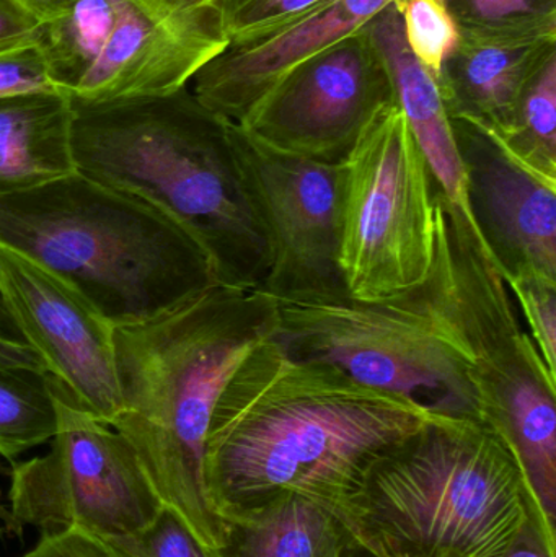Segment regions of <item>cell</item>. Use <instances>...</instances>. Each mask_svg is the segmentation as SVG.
<instances>
[{
  "mask_svg": "<svg viewBox=\"0 0 556 557\" xmlns=\"http://www.w3.org/2000/svg\"><path fill=\"white\" fill-rule=\"evenodd\" d=\"M436 414L270 337L242 360L212 411L209 506L224 525L289 496L339 516L371 468Z\"/></svg>",
  "mask_w": 556,
  "mask_h": 557,
  "instance_id": "6da1fadb",
  "label": "cell"
},
{
  "mask_svg": "<svg viewBox=\"0 0 556 557\" xmlns=\"http://www.w3.org/2000/svg\"><path fill=\"white\" fill-rule=\"evenodd\" d=\"M276 330L271 295L219 284L114 327L120 412L110 425L136 451L163 506L209 549L222 548L225 530L205 486L212 411L242 360Z\"/></svg>",
  "mask_w": 556,
  "mask_h": 557,
  "instance_id": "7a4b0ae2",
  "label": "cell"
},
{
  "mask_svg": "<svg viewBox=\"0 0 556 557\" xmlns=\"http://www.w3.org/2000/svg\"><path fill=\"white\" fill-rule=\"evenodd\" d=\"M72 107L77 172L175 222L201 248L219 285L261 288L267 237L238 166L231 121L189 87Z\"/></svg>",
  "mask_w": 556,
  "mask_h": 557,
  "instance_id": "3957f363",
  "label": "cell"
},
{
  "mask_svg": "<svg viewBox=\"0 0 556 557\" xmlns=\"http://www.w3.org/2000/svg\"><path fill=\"white\" fill-rule=\"evenodd\" d=\"M338 517L374 557H506L534 520L556 536L502 435L443 412L387 451Z\"/></svg>",
  "mask_w": 556,
  "mask_h": 557,
  "instance_id": "277c9868",
  "label": "cell"
},
{
  "mask_svg": "<svg viewBox=\"0 0 556 557\" xmlns=\"http://www.w3.org/2000/svg\"><path fill=\"white\" fill-rule=\"evenodd\" d=\"M0 245L71 285L114 327L159 317L218 284L175 222L81 172L0 195Z\"/></svg>",
  "mask_w": 556,
  "mask_h": 557,
  "instance_id": "5b68a950",
  "label": "cell"
},
{
  "mask_svg": "<svg viewBox=\"0 0 556 557\" xmlns=\"http://www.w3.org/2000/svg\"><path fill=\"white\" fill-rule=\"evenodd\" d=\"M436 248L423 282L379 300H276L274 339L358 382L443 414L475 418L470 350L457 313L453 261L434 202Z\"/></svg>",
  "mask_w": 556,
  "mask_h": 557,
  "instance_id": "8992f818",
  "label": "cell"
},
{
  "mask_svg": "<svg viewBox=\"0 0 556 557\" xmlns=\"http://www.w3.org/2000/svg\"><path fill=\"white\" fill-rule=\"evenodd\" d=\"M434 202L453 261L477 419L509 445L542 520L556 530V376L466 212L440 189Z\"/></svg>",
  "mask_w": 556,
  "mask_h": 557,
  "instance_id": "52a82bcc",
  "label": "cell"
},
{
  "mask_svg": "<svg viewBox=\"0 0 556 557\" xmlns=\"http://www.w3.org/2000/svg\"><path fill=\"white\" fill-rule=\"evenodd\" d=\"M227 46L221 0H78L36 39L77 104L182 90Z\"/></svg>",
  "mask_w": 556,
  "mask_h": 557,
  "instance_id": "ba28073f",
  "label": "cell"
},
{
  "mask_svg": "<svg viewBox=\"0 0 556 557\" xmlns=\"http://www.w3.org/2000/svg\"><path fill=\"white\" fill-rule=\"evenodd\" d=\"M437 189L400 108H384L343 162L338 267L349 297L379 300L424 281Z\"/></svg>",
  "mask_w": 556,
  "mask_h": 557,
  "instance_id": "9c48e42d",
  "label": "cell"
},
{
  "mask_svg": "<svg viewBox=\"0 0 556 557\" xmlns=\"http://www.w3.org/2000/svg\"><path fill=\"white\" fill-rule=\"evenodd\" d=\"M58 425L42 457L15 465L10 519L42 535L77 529L101 540L149 525L162 500L129 442L81 408L51 376Z\"/></svg>",
  "mask_w": 556,
  "mask_h": 557,
  "instance_id": "30bf717a",
  "label": "cell"
},
{
  "mask_svg": "<svg viewBox=\"0 0 556 557\" xmlns=\"http://www.w3.org/2000/svg\"><path fill=\"white\" fill-rule=\"evenodd\" d=\"M231 136L267 237L260 290L276 300L346 297L338 267L343 163L281 152L234 123Z\"/></svg>",
  "mask_w": 556,
  "mask_h": 557,
  "instance_id": "8fae6325",
  "label": "cell"
},
{
  "mask_svg": "<svg viewBox=\"0 0 556 557\" xmlns=\"http://www.w3.org/2000/svg\"><path fill=\"white\" fill-rule=\"evenodd\" d=\"M395 103L391 71L365 26L287 72L238 126L281 152L343 163Z\"/></svg>",
  "mask_w": 556,
  "mask_h": 557,
  "instance_id": "7c38bea8",
  "label": "cell"
},
{
  "mask_svg": "<svg viewBox=\"0 0 556 557\" xmlns=\"http://www.w3.org/2000/svg\"><path fill=\"white\" fill-rule=\"evenodd\" d=\"M0 290L42 369L110 425L120 412L113 324L71 285L2 245Z\"/></svg>",
  "mask_w": 556,
  "mask_h": 557,
  "instance_id": "4fadbf2b",
  "label": "cell"
},
{
  "mask_svg": "<svg viewBox=\"0 0 556 557\" xmlns=\"http://www.w3.org/2000/svg\"><path fill=\"white\" fill-rule=\"evenodd\" d=\"M473 227L503 281L556 278V180L519 162L490 127L450 117Z\"/></svg>",
  "mask_w": 556,
  "mask_h": 557,
  "instance_id": "5bb4252c",
  "label": "cell"
},
{
  "mask_svg": "<svg viewBox=\"0 0 556 557\" xmlns=\"http://www.w3.org/2000/svg\"><path fill=\"white\" fill-rule=\"evenodd\" d=\"M394 0H330L309 15L254 41L228 45L189 82L214 113L244 124L268 91L297 65L365 28Z\"/></svg>",
  "mask_w": 556,
  "mask_h": 557,
  "instance_id": "9a60e30c",
  "label": "cell"
},
{
  "mask_svg": "<svg viewBox=\"0 0 556 557\" xmlns=\"http://www.w3.org/2000/svg\"><path fill=\"white\" fill-rule=\"evenodd\" d=\"M556 54V33L459 32L436 84L449 117L505 129L529 82Z\"/></svg>",
  "mask_w": 556,
  "mask_h": 557,
  "instance_id": "2e32d148",
  "label": "cell"
},
{
  "mask_svg": "<svg viewBox=\"0 0 556 557\" xmlns=\"http://www.w3.org/2000/svg\"><path fill=\"white\" fill-rule=\"evenodd\" d=\"M366 26L391 71L398 108L421 152L427 157L441 193L466 212L473 227L467 206L462 163L457 152L449 113L433 75L408 48L397 7L392 2Z\"/></svg>",
  "mask_w": 556,
  "mask_h": 557,
  "instance_id": "e0dca14e",
  "label": "cell"
},
{
  "mask_svg": "<svg viewBox=\"0 0 556 557\" xmlns=\"http://www.w3.org/2000/svg\"><path fill=\"white\" fill-rule=\"evenodd\" d=\"M72 120L74 107L62 91L0 98V195L28 191L77 172Z\"/></svg>",
  "mask_w": 556,
  "mask_h": 557,
  "instance_id": "ac0fdd59",
  "label": "cell"
},
{
  "mask_svg": "<svg viewBox=\"0 0 556 557\" xmlns=\"http://www.w3.org/2000/svg\"><path fill=\"white\" fill-rule=\"evenodd\" d=\"M355 546L338 516L289 496L237 522L225 523L222 557H348Z\"/></svg>",
  "mask_w": 556,
  "mask_h": 557,
  "instance_id": "d6986e66",
  "label": "cell"
},
{
  "mask_svg": "<svg viewBox=\"0 0 556 557\" xmlns=\"http://www.w3.org/2000/svg\"><path fill=\"white\" fill-rule=\"evenodd\" d=\"M58 425L51 376L42 367L0 357V457L15 460L51 441Z\"/></svg>",
  "mask_w": 556,
  "mask_h": 557,
  "instance_id": "ffe728a7",
  "label": "cell"
},
{
  "mask_svg": "<svg viewBox=\"0 0 556 557\" xmlns=\"http://www.w3.org/2000/svg\"><path fill=\"white\" fill-rule=\"evenodd\" d=\"M495 134L519 162L556 180V54L529 82L511 123Z\"/></svg>",
  "mask_w": 556,
  "mask_h": 557,
  "instance_id": "44dd1931",
  "label": "cell"
},
{
  "mask_svg": "<svg viewBox=\"0 0 556 557\" xmlns=\"http://www.w3.org/2000/svg\"><path fill=\"white\" fill-rule=\"evenodd\" d=\"M459 32L556 33V0H444Z\"/></svg>",
  "mask_w": 556,
  "mask_h": 557,
  "instance_id": "7402d4cb",
  "label": "cell"
},
{
  "mask_svg": "<svg viewBox=\"0 0 556 557\" xmlns=\"http://www.w3.org/2000/svg\"><path fill=\"white\" fill-rule=\"evenodd\" d=\"M394 5L401 16L408 48L436 81L459 41V28L444 0H394Z\"/></svg>",
  "mask_w": 556,
  "mask_h": 557,
  "instance_id": "603a6c76",
  "label": "cell"
},
{
  "mask_svg": "<svg viewBox=\"0 0 556 557\" xmlns=\"http://www.w3.org/2000/svg\"><path fill=\"white\" fill-rule=\"evenodd\" d=\"M330 0H221L228 45L254 41L309 15Z\"/></svg>",
  "mask_w": 556,
  "mask_h": 557,
  "instance_id": "cb8c5ba5",
  "label": "cell"
},
{
  "mask_svg": "<svg viewBox=\"0 0 556 557\" xmlns=\"http://www.w3.org/2000/svg\"><path fill=\"white\" fill-rule=\"evenodd\" d=\"M121 557H222L206 548L170 507H160L156 519L133 535L104 540Z\"/></svg>",
  "mask_w": 556,
  "mask_h": 557,
  "instance_id": "d4e9b609",
  "label": "cell"
},
{
  "mask_svg": "<svg viewBox=\"0 0 556 557\" xmlns=\"http://www.w3.org/2000/svg\"><path fill=\"white\" fill-rule=\"evenodd\" d=\"M545 366L556 376V278L521 274L505 281Z\"/></svg>",
  "mask_w": 556,
  "mask_h": 557,
  "instance_id": "484cf974",
  "label": "cell"
},
{
  "mask_svg": "<svg viewBox=\"0 0 556 557\" xmlns=\"http://www.w3.org/2000/svg\"><path fill=\"white\" fill-rule=\"evenodd\" d=\"M29 91H59L36 45L0 52V98Z\"/></svg>",
  "mask_w": 556,
  "mask_h": 557,
  "instance_id": "4316f807",
  "label": "cell"
},
{
  "mask_svg": "<svg viewBox=\"0 0 556 557\" xmlns=\"http://www.w3.org/2000/svg\"><path fill=\"white\" fill-rule=\"evenodd\" d=\"M23 557H121L104 540L82 530L42 535L38 545Z\"/></svg>",
  "mask_w": 556,
  "mask_h": 557,
  "instance_id": "83f0119b",
  "label": "cell"
},
{
  "mask_svg": "<svg viewBox=\"0 0 556 557\" xmlns=\"http://www.w3.org/2000/svg\"><path fill=\"white\" fill-rule=\"evenodd\" d=\"M39 23L10 0H0V52L36 45Z\"/></svg>",
  "mask_w": 556,
  "mask_h": 557,
  "instance_id": "f1b7e54d",
  "label": "cell"
},
{
  "mask_svg": "<svg viewBox=\"0 0 556 557\" xmlns=\"http://www.w3.org/2000/svg\"><path fill=\"white\" fill-rule=\"evenodd\" d=\"M0 357L15 360V362L29 363V366L42 367L38 356L33 352L28 341L20 331L2 290H0Z\"/></svg>",
  "mask_w": 556,
  "mask_h": 557,
  "instance_id": "f546056e",
  "label": "cell"
},
{
  "mask_svg": "<svg viewBox=\"0 0 556 557\" xmlns=\"http://www.w3.org/2000/svg\"><path fill=\"white\" fill-rule=\"evenodd\" d=\"M506 557H556V536L534 520Z\"/></svg>",
  "mask_w": 556,
  "mask_h": 557,
  "instance_id": "4dcf8cb0",
  "label": "cell"
},
{
  "mask_svg": "<svg viewBox=\"0 0 556 557\" xmlns=\"http://www.w3.org/2000/svg\"><path fill=\"white\" fill-rule=\"evenodd\" d=\"M10 2L28 13L39 25H46L65 15L78 0H10Z\"/></svg>",
  "mask_w": 556,
  "mask_h": 557,
  "instance_id": "1f68e13d",
  "label": "cell"
},
{
  "mask_svg": "<svg viewBox=\"0 0 556 557\" xmlns=\"http://www.w3.org/2000/svg\"><path fill=\"white\" fill-rule=\"evenodd\" d=\"M348 557H374L372 555H369L368 552H365V549L359 548V546H353L351 549H349Z\"/></svg>",
  "mask_w": 556,
  "mask_h": 557,
  "instance_id": "d6a6232c",
  "label": "cell"
}]
</instances>
